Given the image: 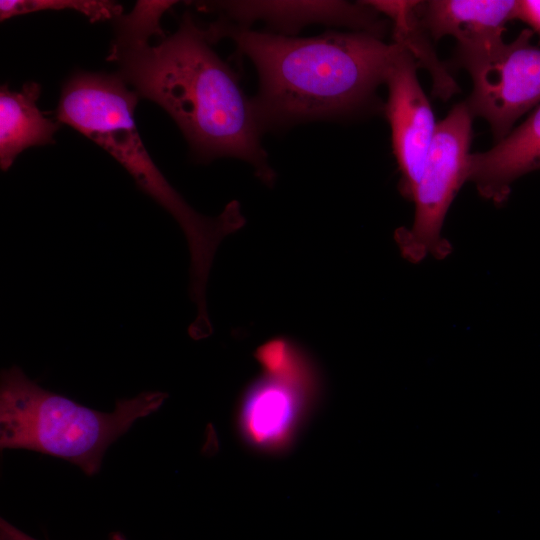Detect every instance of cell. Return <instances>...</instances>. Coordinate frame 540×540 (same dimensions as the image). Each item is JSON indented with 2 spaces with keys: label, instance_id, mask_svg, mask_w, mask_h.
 <instances>
[{
  "label": "cell",
  "instance_id": "ba28073f",
  "mask_svg": "<svg viewBox=\"0 0 540 540\" xmlns=\"http://www.w3.org/2000/svg\"><path fill=\"white\" fill-rule=\"evenodd\" d=\"M416 71V60L399 45L385 79L388 99L384 110L401 172L400 191L408 199L420 180L437 126Z\"/></svg>",
  "mask_w": 540,
  "mask_h": 540
},
{
  "label": "cell",
  "instance_id": "30bf717a",
  "mask_svg": "<svg viewBox=\"0 0 540 540\" xmlns=\"http://www.w3.org/2000/svg\"><path fill=\"white\" fill-rule=\"evenodd\" d=\"M540 170V104L519 126L485 152L469 154L467 178L480 194L503 202L511 184Z\"/></svg>",
  "mask_w": 540,
  "mask_h": 540
},
{
  "label": "cell",
  "instance_id": "6da1fadb",
  "mask_svg": "<svg viewBox=\"0 0 540 540\" xmlns=\"http://www.w3.org/2000/svg\"><path fill=\"white\" fill-rule=\"evenodd\" d=\"M175 3L140 0L115 19L107 60L117 64V74L139 98L170 115L197 159H241L272 186L276 174L261 144L263 130L238 75L212 49L189 12L173 34L164 33L160 19Z\"/></svg>",
  "mask_w": 540,
  "mask_h": 540
},
{
  "label": "cell",
  "instance_id": "3957f363",
  "mask_svg": "<svg viewBox=\"0 0 540 540\" xmlns=\"http://www.w3.org/2000/svg\"><path fill=\"white\" fill-rule=\"evenodd\" d=\"M139 99L118 74L77 71L62 86L55 119L111 154L137 187L176 220L190 253L189 295L198 308H204L216 250L226 236L244 226L245 218L237 200L216 217L204 216L168 182L137 131L134 111Z\"/></svg>",
  "mask_w": 540,
  "mask_h": 540
},
{
  "label": "cell",
  "instance_id": "8fae6325",
  "mask_svg": "<svg viewBox=\"0 0 540 540\" xmlns=\"http://www.w3.org/2000/svg\"><path fill=\"white\" fill-rule=\"evenodd\" d=\"M515 6L513 0H429L417 1L416 12L434 40L452 36L457 47H471L504 39Z\"/></svg>",
  "mask_w": 540,
  "mask_h": 540
},
{
  "label": "cell",
  "instance_id": "7c38bea8",
  "mask_svg": "<svg viewBox=\"0 0 540 540\" xmlns=\"http://www.w3.org/2000/svg\"><path fill=\"white\" fill-rule=\"evenodd\" d=\"M41 86L25 83L20 91L0 88V167L7 171L17 156L32 146L54 142L60 123L44 116L37 106Z\"/></svg>",
  "mask_w": 540,
  "mask_h": 540
},
{
  "label": "cell",
  "instance_id": "9a60e30c",
  "mask_svg": "<svg viewBox=\"0 0 540 540\" xmlns=\"http://www.w3.org/2000/svg\"><path fill=\"white\" fill-rule=\"evenodd\" d=\"M514 19L523 21L533 33L540 36V0L516 1Z\"/></svg>",
  "mask_w": 540,
  "mask_h": 540
},
{
  "label": "cell",
  "instance_id": "9c48e42d",
  "mask_svg": "<svg viewBox=\"0 0 540 540\" xmlns=\"http://www.w3.org/2000/svg\"><path fill=\"white\" fill-rule=\"evenodd\" d=\"M196 6L240 27L250 28L261 21L271 28L269 32L287 36L313 23L345 26L378 37L386 30L378 12L364 1H206Z\"/></svg>",
  "mask_w": 540,
  "mask_h": 540
},
{
  "label": "cell",
  "instance_id": "5b68a950",
  "mask_svg": "<svg viewBox=\"0 0 540 540\" xmlns=\"http://www.w3.org/2000/svg\"><path fill=\"white\" fill-rule=\"evenodd\" d=\"M254 357L262 372L239 398L237 430L248 447L282 453L292 446L320 399L322 374L309 353L288 337L266 341Z\"/></svg>",
  "mask_w": 540,
  "mask_h": 540
},
{
  "label": "cell",
  "instance_id": "52a82bcc",
  "mask_svg": "<svg viewBox=\"0 0 540 540\" xmlns=\"http://www.w3.org/2000/svg\"><path fill=\"white\" fill-rule=\"evenodd\" d=\"M472 119L464 101L437 123L411 198L415 203L413 224L409 229H398L395 237L401 253L410 261H419L429 253H441L442 224L457 191L468 180Z\"/></svg>",
  "mask_w": 540,
  "mask_h": 540
},
{
  "label": "cell",
  "instance_id": "5bb4252c",
  "mask_svg": "<svg viewBox=\"0 0 540 540\" xmlns=\"http://www.w3.org/2000/svg\"><path fill=\"white\" fill-rule=\"evenodd\" d=\"M45 10H73L91 22L114 21L124 14L122 5L107 0H1L0 20Z\"/></svg>",
  "mask_w": 540,
  "mask_h": 540
},
{
  "label": "cell",
  "instance_id": "7a4b0ae2",
  "mask_svg": "<svg viewBox=\"0 0 540 540\" xmlns=\"http://www.w3.org/2000/svg\"><path fill=\"white\" fill-rule=\"evenodd\" d=\"M211 44L230 38L255 66L252 99L262 130L352 114L374 100L399 44L367 32L298 38L217 19L204 28Z\"/></svg>",
  "mask_w": 540,
  "mask_h": 540
},
{
  "label": "cell",
  "instance_id": "277c9868",
  "mask_svg": "<svg viewBox=\"0 0 540 540\" xmlns=\"http://www.w3.org/2000/svg\"><path fill=\"white\" fill-rule=\"evenodd\" d=\"M167 398L163 391H143L102 412L42 388L13 365L0 375V447L61 458L93 476L108 447Z\"/></svg>",
  "mask_w": 540,
  "mask_h": 540
},
{
  "label": "cell",
  "instance_id": "4fadbf2b",
  "mask_svg": "<svg viewBox=\"0 0 540 540\" xmlns=\"http://www.w3.org/2000/svg\"><path fill=\"white\" fill-rule=\"evenodd\" d=\"M376 12L393 22L394 42L406 48L417 64L426 68L433 81V94L442 100L459 91L455 80L438 59L431 45V37L423 28L417 12V1H364Z\"/></svg>",
  "mask_w": 540,
  "mask_h": 540
},
{
  "label": "cell",
  "instance_id": "2e32d148",
  "mask_svg": "<svg viewBox=\"0 0 540 540\" xmlns=\"http://www.w3.org/2000/svg\"><path fill=\"white\" fill-rule=\"evenodd\" d=\"M0 540H37L30 535L24 533L14 525L4 519L0 521ZM108 540H127L124 535L119 532L110 534Z\"/></svg>",
  "mask_w": 540,
  "mask_h": 540
},
{
  "label": "cell",
  "instance_id": "8992f818",
  "mask_svg": "<svg viewBox=\"0 0 540 540\" xmlns=\"http://www.w3.org/2000/svg\"><path fill=\"white\" fill-rule=\"evenodd\" d=\"M529 28L509 43L504 39L457 47L456 61L466 69L473 89L466 100L474 116L484 118L498 142L516 121L540 104V48Z\"/></svg>",
  "mask_w": 540,
  "mask_h": 540
}]
</instances>
